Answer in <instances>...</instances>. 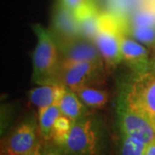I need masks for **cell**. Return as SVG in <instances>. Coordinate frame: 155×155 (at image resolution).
Returning <instances> with one entry per match:
<instances>
[{
	"label": "cell",
	"mask_w": 155,
	"mask_h": 155,
	"mask_svg": "<svg viewBox=\"0 0 155 155\" xmlns=\"http://www.w3.org/2000/svg\"><path fill=\"white\" fill-rule=\"evenodd\" d=\"M78 97L85 105L92 109H103L109 100V95L105 91L95 86H82L73 90Z\"/></svg>",
	"instance_id": "cell-14"
},
{
	"label": "cell",
	"mask_w": 155,
	"mask_h": 155,
	"mask_svg": "<svg viewBox=\"0 0 155 155\" xmlns=\"http://www.w3.org/2000/svg\"><path fill=\"white\" fill-rule=\"evenodd\" d=\"M88 1L89 0H61V2L64 5L72 11H76L78 8H79Z\"/></svg>",
	"instance_id": "cell-20"
},
{
	"label": "cell",
	"mask_w": 155,
	"mask_h": 155,
	"mask_svg": "<svg viewBox=\"0 0 155 155\" xmlns=\"http://www.w3.org/2000/svg\"><path fill=\"white\" fill-rule=\"evenodd\" d=\"M24 155H42V151H41V144L39 143L35 148H33L30 152H28V153H26V154Z\"/></svg>",
	"instance_id": "cell-22"
},
{
	"label": "cell",
	"mask_w": 155,
	"mask_h": 155,
	"mask_svg": "<svg viewBox=\"0 0 155 155\" xmlns=\"http://www.w3.org/2000/svg\"><path fill=\"white\" fill-rule=\"evenodd\" d=\"M37 36L33 53V81L38 84H60L58 76L61 61L52 33L40 24L32 26Z\"/></svg>",
	"instance_id": "cell-2"
},
{
	"label": "cell",
	"mask_w": 155,
	"mask_h": 155,
	"mask_svg": "<svg viewBox=\"0 0 155 155\" xmlns=\"http://www.w3.org/2000/svg\"><path fill=\"white\" fill-rule=\"evenodd\" d=\"M147 147L139 139L122 134L121 155H144Z\"/></svg>",
	"instance_id": "cell-17"
},
{
	"label": "cell",
	"mask_w": 155,
	"mask_h": 155,
	"mask_svg": "<svg viewBox=\"0 0 155 155\" xmlns=\"http://www.w3.org/2000/svg\"><path fill=\"white\" fill-rule=\"evenodd\" d=\"M104 64L91 61H61L58 83L72 91L82 86H94L102 83Z\"/></svg>",
	"instance_id": "cell-4"
},
{
	"label": "cell",
	"mask_w": 155,
	"mask_h": 155,
	"mask_svg": "<svg viewBox=\"0 0 155 155\" xmlns=\"http://www.w3.org/2000/svg\"><path fill=\"white\" fill-rule=\"evenodd\" d=\"M144 155H155V140L147 145Z\"/></svg>",
	"instance_id": "cell-21"
},
{
	"label": "cell",
	"mask_w": 155,
	"mask_h": 155,
	"mask_svg": "<svg viewBox=\"0 0 155 155\" xmlns=\"http://www.w3.org/2000/svg\"><path fill=\"white\" fill-rule=\"evenodd\" d=\"M39 144L36 125L33 122H25L17 126L6 141L9 155H24Z\"/></svg>",
	"instance_id": "cell-9"
},
{
	"label": "cell",
	"mask_w": 155,
	"mask_h": 155,
	"mask_svg": "<svg viewBox=\"0 0 155 155\" xmlns=\"http://www.w3.org/2000/svg\"><path fill=\"white\" fill-rule=\"evenodd\" d=\"M73 12L77 19L81 35L84 38L94 41L97 33L101 15L97 7L91 0H89Z\"/></svg>",
	"instance_id": "cell-11"
},
{
	"label": "cell",
	"mask_w": 155,
	"mask_h": 155,
	"mask_svg": "<svg viewBox=\"0 0 155 155\" xmlns=\"http://www.w3.org/2000/svg\"><path fill=\"white\" fill-rule=\"evenodd\" d=\"M100 126L88 116L72 122L63 151L69 155H95L100 146Z\"/></svg>",
	"instance_id": "cell-3"
},
{
	"label": "cell",
	"mask_w": 155,
	"mask_h": 155,
	"mask_svg": "<svg viewBox=\"0 0 155 155\" xmlns=\"http://www.w3.org/2000/svg\"><path fill=\"white\" fill-rule=\"evenodd\" d=\"M55 43L58 51L62 55L61 61L104 63L94 41L80 36L71 40L55 41Z\"/></svg>",
	"instance_id": "cell-7"
},
{
	"label": "cell",
	"mask_w": 155,
	"mask_h": 155,
	"mask_svg": "<svg viewBox=\"0 0 155 155\" xmlns=\"http://www.w3.org/2000/svg\"><path fill=\"white\" fill-rule=\"evenodd\" d=\"M67 90L63 84H41L29 92V100L38 110L59 103Z\"/></svg>",
	"instance_id": "cell-12"
},
{
	"label": "cell",
	"mask_w": 155,
	"mask_h": 155,
	"mask_svg": "<svg viewBox=\"0 0 155 155\" xmlns=\"http://www.w3.org/2000/svg\"><path fill=\"white\" fill-rule=\"evenodd\" d=\"M124 100L131 107L144 114L155 125V78L140 74L128 89Z\"/></svg>",
	"instance_id": "cell-6"
},
{
	"label": "cell",
	"mask_w": 155,
	"mask_h": 155,
	"mask_svg": "<svg viewBox=\"0 0 155 155\" xmlns=\"http://www.w3.org/2000/svg\"><path fill=\"white\" fill-rule=\"evenodd\" d=\"M52 35L55 41L80 37L81 32L74 12L64 5L61 1L53 11Z\"/></svg>",
	"instance_id": "cell-8"
},
{
	"label": "cell",
	"mask_w": 155,
	"mask_h": 155,
	"mask_svg": "<svg viewBox=\"0 0 155 155\" xmlns=\"http://www.w3.org/2000/svg\"><path fill=\"white\" fill-rule=\"evenodd\" d=\"M61 115L59 103L39 110V129L45 140H52L53 127L56 119Z\"/></svg>",
	"instance_id": "cell-15"
},
{
	"label": "cell",
	"mask_w": 155,
	"mask_h": 155,
	"mask_svg": "<svg viewBox=\"0 0 155 155\" xmlns=\"http://www.w3.org/2000/svg\"><path fill=\"white\" fill-rule=\"evenodd\" d=\"M126 17L114 12H101L95 43L106 65L114 68L122 61V40L127 35Z\"/></svg>",
	"instance_id": "cell-1"
},
{
	"label": "cell",
	"mask_w": 155,
	"mask_h": 155,
	"mask_svg": "<svg viewBox=\"0 0 155 155\" xmlns=\"http://www.w3.org/2000/svg\"><path fill=\"white\" fill-rule=\"evenodd\" d=\"M127 35L148 47H155V27H128Z\"/></svg>",
	"instance_id": "cell-18"
},
{
	"label": "cell",
	"mask_w": 155,
	"mask_h": 155,
	"mask_svg": "<svg viewBox=\"0 0 155 155\" xmlns=\"http://www.w3.org/2000/svg\"><path fill=\"white\" fill-rule=\"evenodd\" d=\"M72 124V121L62 114L56 119L52 133V140L54 145L60 147L61 148L64 147L70 133Z\"/></svg>",
	"instance_id": "cell-16"
},
{
	"label": "cell",
	"mask_w": 155,
	"mask_h": 155,
	"mask_svg": "<svg viewBox=\"0 0 155 155\" xmlns=\"http://www.w3.org/2000/svg\"><path fill=\"white\" fill-rule=\"evenodd\" d=\"M61 114L68 117L72 122L88 116L87 106L78 97V95L67 88L59 102Z\"/></svg>",
	"instance_id": "cell-13"
},
{
	"label": "cell",
	"mask_w": 155,
	"mask_h": 155,
	"mask_svg": "<svg viewBox=\"0 0 155 155\" xmlns=\"http://www.w3.org/2000/svg\"><path fill=\"white\" fill-rule=\"evenodd\" d=\"M122 61L134 72L144 74L148 69V54L143 45L140 44L138 41L125 35L122 40Z\"/></svg>",
	"instance_id": "cell-10"
},
{
	"label": "cell",
	"mask_w": 155,
	"mask_h": 155,
	"mask_svg": "<svg viewBox=\"0 0 155 155\" xmlns=\"http://www.w3.org/2000/svg\"><path fill=\"white\" fill-rule=\"evenodd\" d=\"M66 153L58 146L48 145L42 150V155H65Z\"/></svg>",
	"instance_id": "cell-19"
},
{
	"label": "cell",
	"mask_w": 155,
	"mask_h": 155,
	"mask_svg": "<svg viewBox=\"0 0 155 155\" xmlns=\"http://www.w3.org/2000/svg\"><path fill=\"white\" fill-rule=\"evenodd\" d=\"M119 124L122 134L139 139L148 145L155 140V125L149 119L125 100L119 108Z\"/></svg>",
	"instance_id": "cell-5"
}]
</instances>
